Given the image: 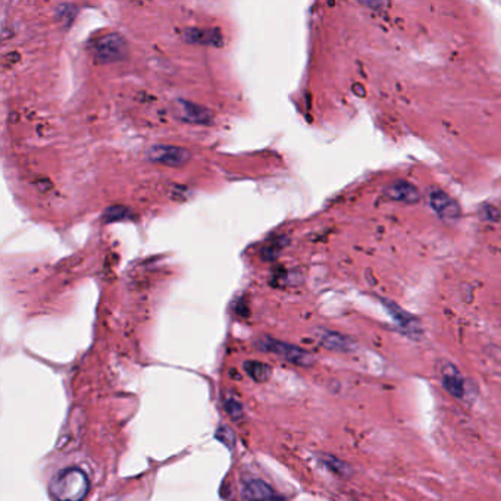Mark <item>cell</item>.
Returning a JSON list of instances; mask_svg holds the SVG:
<instances>
[{
    "instance_id": "6da1fadb",
    "label": "cell",
    "mask_w": 501,
    "mask_h": 501,
    "mask_svg": "<svg viewBox=\"0 0 501 501\" xmlns=\"http://www.w3.org/2000/svg\"><path fill=\"white\" fill-rule=\"evenodd\" d=\"M88 491V477L79 468L60 470L49 484V494L55 501H83Z\"/></svg>"
},
{
    "instance_id": "7a4b0ae2",
    "label": "cell",
    "mask_w": 501,
    "mask_h": 501,
    "mask_svg": "<svg viewBox=\"0 0 501 501\" xmlns=\"http://www.w3.org/2000/svg\"><path fill=\"white\" fill-rule=\"evenodd\" d=\"M256 345H258L259 350L278 356L282 359V361H286L295 366L306 368V366H312L315 363V357L309 352H306L297 345H293V344H288L284 341L274 340L269 337H262L258 340Z\"/></svg>"
},
{
    "instance_id": "3957f363",
    "label": "cell",
    "mask_w": 501,
    "mask_h": 501,
    "mask_svg": "<svg viewBox=\"0 0 501 501\" xmlns=\"http://www.w3.org/2000/svg\"><path fill=\"white\" fill-rule=\"evenodd\" d=\"M93 56L100 62H118L126 58L128 47L126 42L120 34L101 35L92 46Z\"/></svg>"
},
{
    "instance_id": "277c9868",
    "label": "cell",
    "mask_w": 501,
    "mask_h": 501,
    "mask_svg": "<svg viewBox=\"0 0 501 501\" xmlns=\"http://www.w3.org/2000/svg\"><path fill=\"white\" fill-rule=\"evenodd\" d=\"M147 156L153 162L163 163L168 166H179L190 159V151L183 147L161 145V146H153L147 151Z\"/></svg>"
},
{
    "instance_id": "5b68a950",
    "label": "cell",
    "mask_w": 501,
    "mask_h": 501,
    "mask_svg": "<svg viewBox=\"0 0 501 501\" xmlns=\"http://www.w3.org/2000/svg\"><path fill=\"white\" fill-rule=\"evenodd\" d=\"M429 203H431L432 209L436 212V215H438L444 221H456L460 216L459 203L441 190L431 191Z\"/></svg>"
},
{
    "instance_id": "8992f818",
    "label": "cell",
    "mask_w": 501,
    "mask_h": 501,
    "mask_svg": "<svg viewBox=\"0 0 501 501\" xmlns=\"http://www.w3.org/2000/svg\"><path fill=\"white\" fill-rule=\"evenodd\" d=\"M178 110H179V117L188 122H192V124L208 125V124H212V121H213V115L209 109L191 104V101L179 100Z\"/></svg>"
},
{
    "instance_id": "52a82bcc",
    "label": "cell",
    "mask_w": 501,
    "mask_h": 501,
    "mask_svg": "<svg viewBox=\"0 0 501 501\" xmlns=\"http://www.w3.org/2000/svg\"><path fill=\"white\" fill-rule=\"evenodd\" d=\"M244 501H277V494L262 479H250L243 488Z\"/></svg>"
},
{
    "instance_id": "ba28073f",
    "label": "cell",
    "mask_w": 501,
    "mask_h": 501,
    "mask_svg": "<svg viewBox=\"0 0 501 501\" xmlns=\"http://www.w3.org/2000/svg\"><path fill=\"white\" fill-rule=\"evenodd\" d=\"M385 196L394 202H403V203H416L419 202V191L415 186L407 181H394L390 186L385 187Z\"/></svg>"
},
{
    "instance_id": "9c48e42d",
    "label": "cell",
    "mask_w": 501,
    "mask_h": 501,
    "mask_svg": "<svg viewBox=\"0 0 501 501\" xmlns=\"http://www.w3.org/2000/svg\"><path fill=\"white\" fill-rule=\"evenodd\" d=\"M441 381L450 394L457 398L465 397V379L456 366L450 363L444 365L441 368Z\"/></svg>"
},
{
    "instance_id": "30bf717a",
    "label": "cell",
    "mask_w": 501,
    "mask_h": 501,
    "mask_svg": "<svg viewBox=\"0 0 501 501\" xmlns=\"http://www.w3.org/2000/svg\"><path fill=\"white\" fill-rule=\"evenodd\" d=\"M186 40L190 43L197 44H209L215 47H221L224 44L222 34L217 30H199V28H188L184 33Z\"/></svg>"
},
{
    "instance_id": "8fae6325",
    "label": "cell",
    "mask_w": 501,
    "mask_h": 501,
    "mask_svg": "<svg viewBox=\"0 0 501 501\" xmlns=\"http://www.w3.org/2000/svg\"><path fill=\"white\" fill-rule=\"evenodd\" d=\"M318 337H319V343L322 344L325 349L336 350V352L350 350V340L340 336V334L329 332V331H320Z\"/></svg>"
},
{
    "instance_id": "7c38bea8",
    "label": "cell",
    "mask_w": 501,
    "mask_h": 501,
    "mask_svg": "<svg viewBox=\"0 0 501 501\" xmlns=\"http://www.w3.org/2000/svg\"><path fill=\"white\" fill-rule=\"evenodd\" d=\"M387 309L390 311L391 316L397 320L398 324H400L406 331L409 332H418V324L416 320L413 319V316L407 315L406 312H403L402 309H398V307L393 303H387Z\"/></svg>"
},
{
    "instance_id": "4fadbf2b",
    "label": "cell",
    "mask_w": 501,
    "mask_h": 501,
    "mask_svg": "<svg viewBox=\"0 0 501 501\" xmlns=\"http://www.w3.org/2000/svg\"><path fill=\"white\" fill-rule=\"evenodd\" d=\"M244 368H246L247 374L258 382H263L271 375V368L265 363L261 362H247L244 363Z\"/></svg>"
},
{
    "instance_id": "5bb4252c",
    "label": "cell",
    "mask_w": 501,
    "mask_h": 501,
    "mask_svg": "<svg viewBox=\"0 0 501 501\" xmlns=\"http://www.w3.org/2000/svg\"><path fill=\"white\" fill-rule=\"evenodd\" d=\"M216 438L228 448H233L236 445V435L229 427H220V429L216 432Z\"/></svg>"
},
{
    "instance_id": "9a60e30c",
    "label": "cell",
    "mask_w": 501,
    "mask_h": 501,
    "mask_svg": "<svg viewBox=\"0 0 501 501\" xmlns=\"http://www.w3.org/2000/svg\"><path fill=\"white\" fill-rule=\"evenodd\" d=\"M322 461H324V465H325L329 470H332L334 473H337V475H345V473H347V465L343 463V461H340V460L336 459V457L324 456V457H322Z\"/></svg>"
},
{
    "instance_id": "2e32d148",
    "label": "cell",
    "mask_w": 501,
    "mask_h": 501,
    "mask_svg": "<svg viewBox=\"0 0 501 501\" xmlns=\"http://www.w3.org/2000/svg\"><path fill=\"white\" fill-rule=\"evenodd\" d=\"M128 213H130V211H128L126 208H122V206H112V208L106 209V212H105V220H106L108 222L121 221V220H124V217L128 216Z\"/></svg>"
},
{
    "instance_id": "e0dca14e",
    "label": "cell",
    "mask_w": 501,
    "mask_h": 501,
    "mask_svg": "<svg viewBox=\"0 0 501 501\" xmlns=\"http://www.w3.org/2000/svg\"><path fill=\"white\" fill-rule=\"evenodd\" d=\"M56 12H58L59 21L63 22L65 25H68V24L72 22V18L76 14V9L74 6H71V5H62V6L58 8Z\"/></svg>"
},
{
    "instance_id": "ac0fdd59",
    "label": "cell",
    "mask_w": 501,
    "mask_h": 501,
    "mask_svg": "<svg viewBox=\"0 0 501 501\" xmlns=\"http://www.w3.org/2000/svg\"><path fill=\"white\" fill-rule=\"evenodd\" d=\"M225 410H227V413L234 420H240L244 416V409L237 400H228L225 403Z\"/></svg>"
}]
</instances>
